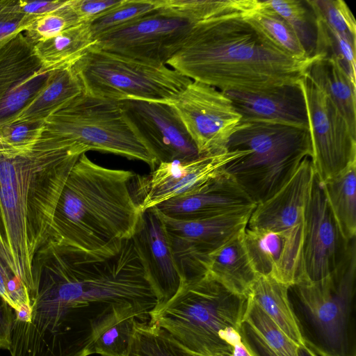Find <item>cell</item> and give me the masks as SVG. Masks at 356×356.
I'll return each mask as SVG.
<instances>
[{
  "mask_svg": "<svg viewBox=\"0 0 356 356\" xmlns=\"http://www.w3.org/2000/svg\"><path fill=\"white\" fill-rule=\"evenodd\" d=\"M31 321L15 320L12 339L25 356H89L115 323H149L159 298L131 238L99 256L49 238L32 262Z\"/></svg>",
  "mask_w": 356,
  "mask_h": 356,
  "instance_id": "1",
  "label": "cell"
},
{
  "mask_svg": "<svg viewBox=\"0 0 356 356\" xmlns=\"http://www.w3.org/2000/svg\"><path fill=\"white\" fill-rule=\"evenodd\" d=\"M243 13H223L197 22L166 65L222 92H258L300 82L313 58L285 52Z\"/></svg>",
  "mask_w": 356,
  "mask_h": 356,
  "instance_id": "2",
  "label": "cell"
},
{
  "mask_svg": "<svg viewBox=\"0 0 356 356\" xmlns=\"http://www.w3.org/2000/svg\"><path fill=\"white\" fill-rule=\"evenodd\" d=\"M88 149L0 152V259L34 293L32 262L51 238L56 206L66 178Z\"/></svg>",
  "mask_w": 356,
  "mask_h": 356,
  "instance_id": "3",
  "label": "cell"
},
{
  "mask_svg": "<svg viewBox=\"0 0 356 356\" xmlns=\"http://www.w3.org/2000/svg\"><path fill=\"white\" fill-rule=\"evenodd\" d=\"M135 175L98 165L83 153L59 195L50 238L96 255L118 253L142 213L131 191Z\"/></svg>",
  "mask_w": 356,
  "mask_h": 356,
  "instance_id": "4",
  "label": "cell"
},
{
  "mask_svg": "<svg viewBox=\"0 0 356 356\" xmlns=\"http://www.w3.org/2000/svg\"><path fill=\"white\" fill-rule=\"evenodd\" d=\"M249 304V297L232 292L206 273L181 282L176 293L153 312L149 323L193 353L232 356L233 347L220 334L227 327L241 331Z\"/></svg>",
  "mask_w": 356,
  "mask_h": 356,
  "instance_id": "5",
  "label": "cell"
},
{
  "mask_svg": "<svg viewBox=\"0 0 356 356\" xmlns=\"http://www.w3.org/2000/svg\"><path fill=\"white\" fill-rule=\"evenodd\" d=\"M227 151L243 154L223 171L255 204L271 197L293 177L302 160L312 156L309 129L265 122H241Z\"/></svg>",
  "mask_w": 356,
  "mask_h": 356,
  "instance_id": "6",
  "label": "cell"
},
{
  "mask_svg": "<svg viewBox=\"0 0 356 356\" xmlns=\"http://www.w3.org/2000/svg\"><path fill=\"white\" fill-rule=\"evenodd\" d=\"M73 145L138 160L151 170L159 164L128 118L122 102L83 92L45 120L33 148L51 149Z\"/></svg>",
  "mask_w": 356,
  "mask_h": 356,
  "instance_id": "7",
  "label": "cell"
},
{
  "mask_svg": "<svg viewBox=\"0 0 356 356\" xmlns=\"http://www.w3.org/2000/svg\"><path fill=\"white\" fill-rule=\"evenodd\" d=\"M245 0H161L153 12L98 37L104 50L140 61L166 65L199 21L242 10Z\"/></svg>",
  "mask_w": 356,
  "mask_h": 356,
  "instance_id": "8",
  "label": "cell"
},
{
  "mask_svg": "<svg viewBox=\"0 0 356 356\" xmlns=\"http://www.w3.org/2000/svg\"><path fill=\"white\" fill-rule=\"evenodd\" d=\"M356 289V237L329 275L289 287L310 337L305 338L319 356H356L353 312Z\"/></svg>",
  "mask_w": 356,
  "mask_h": 356,
  "instance_id": "9",
  "label": "cell"
},
{
  "mask_svg": "<svg viewBox=\"0 0 356 356\" xmlns=\"http://www.w3.org/2000/svg\"><path fill=\"white\" fill-rule=\"evenodd\" d=\"M72 69L84 93L116 102L138 99L172 103L192 81L167 65L140 61L95 44Z\"/></svg>",
  "mask_w": 356,
  "mask_h": 356,
  "instance_id": "10",
  "label": "cell"
},
{
  "mask_svg": "<svg viewBox=\"0 0 356 356\" xmlns=\"http://www.w3.org/2000/svg\"><path fill=\"white\" fill-rule=\"evenodd\" d=\"M300 85L307 108L312 161L322 183L356 163V136L323 91L305 76Z\"/></svg>",
  "mask_w": 356,
  "mask_h": 356,
  "instance_id": "11",
  "label": "cell"
},
{
  "mask_svg": "<svg viewBox=\"0 0 356 356\" xmlns=\"http://www.w3.org/2000/svg\"><path fill=\"white\" fill-rule=\"evenodd\" d=\"M193 140L200 156L226 150L227 144L241 124V116L221 90L192 81L170 103Z\"/></svg>",
  "mask_w": 356,
  "mask_h": 356,
  "instance_id": "12",
  "label": "cell"
},
{
  "mask_svg": "<svg viewBox=\"0 0 356 356\" xmlns=\"http://www.w3.org/2000/svg\"><path fill=\"white\" fill-rule=\"evenodd\" d=\"M254 209L193 220L173 219L155 209L163 222L181 282L206 273L208 256L247 227Z\"/></svg>",
  "mask_w": 356,
  "mask_h": 356,
  "instance_id": "13",
  "label": "cell"
},
{
  "mask_svg": "<svg viewBox=\"0 0 356 356\" xmlns=\"http://www.w3.org/2000/svg\"><path fill=\"white\" fill-rule=\"evenodd\" d=\"M243 154L241 151H225L190 161L161 162L147 175H135L130 186L133 197L143 211L190 193L221 174L227 163Z\"/></svg>",
  "mask_w": 356,
  "mask_h": 356,
  "instance_id": "14",
  "label": "cell"
},
{
  "mask_svg": "<svg viewBox=\"0 0 356 356\" xmlns=\"http://www.w3.org/2000/svg\"><path fill=\"white\" fill-rule=\"evenodd\" d=\"M350 241L343 237L315 175L304 213L302 281L314 282L332 272L344 258Z\"/></svg>",
  "mask_w": 356,
  "mask_h": 356,
  "instance_id": "15",
  "label": "cell"
},
{
  "mask_svg": "<svg viewBox=\"0 0 356 356\" xmlns=\"http://www.w3.org/2000/svg\"><path fill=\"white\" fill-rule=\"evenodd\" d=\"M121 102L130 122L159 163L200 156L170 103L138 99Z\"/></svg>",
  "mask_w": 356,
  "mask_h": 356,
  "instance_id": "16",
  "label": "cell"
},
{
  "mask_svg": "<svg viewBox=\"0 0 356 356\" xmlns=\"http://www.w3.org/2000/svg\"><path fill=\"white\" fill-rule=\"evenodd\" d=\"M244 247L258 275L291 286L304 279V232L251 229L242 232Z\"/></svg>",
  "mask_w": 356,
  "mask_h": 356,
  "instance_id": "17",
  "label": "cell"
},
{
  "mask_svg": "<svg viewBox=\"0 0 356 356\" xmlns=\"http://www.w3.org/2000/svg\"><path fill=\"white\" fill-rule=\"evenodd\" d=\"M131 238L158 296V309L176 293L181 280L163 222L154 207L142 211Z\"/></svg>",
  "mask_w": 356,
  "mask_h": 356,
  "instance_id": "18",
  "label": "cell"
},
{
  "mask_svg": "<svg viewBox=\"0 0 356 356\" xmlns=\"http://www.w3.org/2000/svg\"><path fill=\"white\" fill-rule=\"evenodd\" d=\"M255 206L234 179L223 171L197 190L154 207L167 217L193 220L253 209Z\"/></svg>",
  "mask_w": 356,
  "mask_h": 356,
  "instance_id": "19",
  "label": "cell"
},
{
  "mask_svg": "<svg viewBox=\"0 0 356 356\" xmlns=\"http://www.w3.org/2000/svg\"><path fill=\"white\" fill-rule=\"evenodd\" d=\"M315 175L312 158L302 160L293 177L275 194L256 204L247 227L304 232V213Z\"/></svg>",
  "mask_w": 356,
  "mask_h": 356,
  "instance_id": "20",
  "label": "cell"
},
{
  "mask_svg": "<svg viewBox=\"0 0 356 356\" xmlns=\"http://www.w3.org/2000/svg\"><path fill=\"white\" fill-rule=\"evenodd\" d=\"M223 92L241 115V122H265L309 129L300 81L258 92Z\"/></svg>",
  "mask_w": 356,
  "mask_h": 356,
  "instance_id": "21",
  "label": "cell"
},
{
  "mask_svg": "<svg viewBox=\"0 0 356 356\" xmlns=\"http://www.w3.org/2000/svg\"><path fill=\"white\" fill-rule=\"evenodd\" d=\"M243 230L208 256L205 270L232 292L249 297L259 275L252 268L244 247Z\"/></svg>",
  "mask_w": 356,
  "mask_h": 356,
  "instance_id": "22",
  "label": "cell"
},
{
  "mask_svg": "<svg viewBox=\"0 0 356 356\" xmlns=\"http://www.w3.org/2000/svg\"><path fill=\"white\" fill-rule=\"evenodd\" d=\"M305 76L328 96L356 136L355 84L339 64L330 58L314 56Z\"/></svg>",
  "mask_w": 356,
  "mask_h": 356,
  "instance_id": "23",
  "label": "cell"
},
{
  "mask_svg": "<svg viewBox=\"0 0 356 356\" xmlns=\"http://www.w3.org/2000/svg\"><path fill=\"white\" fill-rule=\"evenodd\" d=\"M97 42L89 23H79L34 45L42 67L40 73L71 67Z\"/></svg>",
  "mask_w": 356,
  "mask_h": 356,
  "instance_id": "24",
  "label": "cell"
},
{
  "mask_svg": "<svg viewBox=\"0 0 356 356\" xmlns=\"http://www.w3.org/2000/svg\"><path fill=\"white\" fill-rule=\"evenodd\" d=\"M298 346L305 338L289 298V286L271 277L259 275L249 296Z\"/></svg>",
  "mask_w": 356,
  "mask_h": 356,
  "instance_id": "25",
  "label": "cell"
},
{
  "mask_svg": "<svg viewBox=\"0 0 356 356\" xmlns=\"http://www.w3.org/2000/svg\"><path fill=\"white\" fill-rule=\"evenodd\" d=\"M41 63L24 33L0 44V104L14 90L40 72Z\"/></svg>",
  "mask_w": 356,
  "mask_h": 356,
  "instance_id": "26",
  "label": "cell"
},
{
  "mask_svg": "<svg viewBox=\"0 0 356 356\" xmlns=\"http://www.w3.org/2000/svg\"><path fill=\"white\" fill-rule=\"evenodd\" d=\"M82 92L81 83L72 67L53 71L45 88L15 120H46Z\"/></svg>",
  "mask_w": 356,
  "mask_h": 356,
  "instance_id": "27",
  "label": "cell"
},
{
  "mask_svg": "<svg viewBox=\"0 0 356 356\" xmlns=\"http://www.w3.org/2000/svg\"><path fill=\"white\" fill-rule=\"evenodd\" d=\"M321 185L343 237L350 241L356 237V163Z\"/></svg>",
  "mask_w": 356,
  "mask_h": 356,
  "instance_id": "28",
  "label": "cell"
},
{
  "mask_svg": "<svg viewBox=\"0 0 356 356\" xmlns=\"http://www.w3.org/2000/svg\"><path fill=\"white\" fill-rule=\"evenodd\" d=\"M243 15L285 52L298 58H311L290 25L264 1L257 0Z\"/></svg>",
  "mask_w": 356,
  "mask_h": 356,
  "instance_id": "29",
  "label": "cell"
},
{
  "mask_svg": "<svg viewBox=\"0 0 356 356\" xmlns=\"http://www.w3.org/2000/svg\"><path fill=\"white\" fill-rule=\"evenodd\" d=\"M264 1L290 25L307 57H314L317 33L316 19L307 0H266Z\"/></svg>",
  "mask_w": 356,
  "mask_h": 356,
  "instance_id": "30",
  "label": "cell"
},
{
  "mask_svg": "<svg viewBox=\"0 0 356 356\" xmlns=\"http://www.w3.org/2000/svg\"><path fill=\"white\" fill-rule=\"evenodd\" d=\"M316 19L317 33L314 56L332 59L355 84L356 49L326 23Z\"/></svg>",
  "mask_w": 356,
  "mask_h": 356,
  "instance_id": "31",
  "label": "cell"
},
{
  "mask_svg": "<svg viewBox=\"0 0 356 356\" xmlns=\"http://www.w3.org/2000/svg\"><path fill=\"white\" fill-rule=\"evenodd\" d=\"M249 298L250 304L245 323L262 339L276 356H299L298 346Z\"/></svg>",
  "mask_w": 356,
  "mask_h": 356,
  "instance_id": "32",
  "label": "cell"
},
{
  "mask_svg": "<svg viewBox=\"0 0 356 356\" xmlns=\"http://www.w3.org/2000/svg\"><path fill=\"white\" fill-rule=\"evenodd\" d=\"M161 0H123L104 15L90 23L94 38L127 26L158 8Z\"/></svg>",
  "mask_w": 356,
  "mask_h": 356,
  "instance_id": "33",
  "label": "cell"
},
{
  "mask_svg": "<svg viewBox=\"0 0 356 356\" xmlns=\"http://www.w3.org/2000/svg\"><path fill=\"white\" fill-rule=\"evenodd\" d=\"M316 19L326 23L356 49V22L342 0H307Z\"/></svg>",
  "mask_w": 356,
  "mask_h": 356,
  "instance_id": "34",
  "label": "cell"
},
{
  "mask_svg": "<svg viewBox=\"0 0 356 356\" xmlns=\"http://www.w3.org/2000/svg\"><path fill=\"white\" fill-rule=\"evenodd\" d=\"M79 23V17L69 0L64 6L38 17L24 31V35L34 46Z\"/></svg>",
  "mask_w": 356,
  "mask_h": 356,
  "instance_id": "35",
  "label": "cell"
},
{
  "mask_svg": "<svg viewBox=\"0 0 356 356\" xmlns=\"http://www.w3.org/2000/svg\"><path fill=\"white\" fill-rule=\"evenodd\" d=\"M51 73H38L3 100L0 104V124L14 121L45 88Z\"/></svg>",
  "mask_w": 356,
  "mask_h": 356,
  "instance_id": "36",
  "label": "cell"
},
{
  "mask_svg": "<svg viewBox=\"0 0 356 356\" xmlns=\"http://www.w3.org/2000/svg\"><path fill=\"white\" fill-rule=\"evenodd\" d=\"M136 322L140 321L132 318H127L108 327L95 341L94 354L101 356H128Z\"/></svg>",
  "mask_w": 356,
  "mask_h": 356,
  "instance_id": "37",
  "label": "cell"
},
{
  "mask_svg": "<svg viewBox=\"0 0 356 356\" xmlns=\"http://www.w3.org/2000/svg\"><path fill=\"white\" fill-rule=\"evenodd\" d=\"M45 127V120H15L0 124V141L9 149L23 152L32 149Z\"/></svg>",
  "mask_w": 356,
  "mask_h": 356,
  "instance_id": "38",
  "label": "cell"
},
{
  "mask_svg": "<svg viewBox=\"0 0 356 356\" xmlns=\"http://www.w3.org/2000/svg\"><path fill=\"white\" fill-rule=\"evenodd\" d=\"M36 18L24 14L19 1L0 0V44L24 32Z\"/></svg>",
  "mask_w": 356,
  "mask_h": 356,
  "instance_id": "39",
  "label": "cell"
},
{
  "mask_svg": "<svg viewBox=\"0 0 356 356\" xmlns=\"http://www.w3.org/2000/svg\"><path fill=\"white\" fill-rule=\"evenodd\" d=\"M0 298L16 312L22 307H31L27 289L1 259Z\"/></svg>",
  "mask_w": 356,
  "mask_h": 356,
  "instance_id": "40",
  "label": "cell"
},
{
  "mask_svg": "<svg viewBox=\"0 0 356 356\" xmlns=\"http://www.w3.org/2000/svg\"><path fill=\"white\" fill-rule=\"evenodd\" d=\"M123 0H70L81 23H90L120 5Z\"/></svg>",
  "mask_w": 356,
  "mask_h": 356,
  "instance_id": "41",
  "label": "cell"
},
{
  "mask_svg": "<svg viewBox=\"0 0 356 356\" xmlns=\"http://www.w3.org/2000/svg\"><path fill=\"white\" fill-rule=\"evenodd\" d=\"M145 356H198L169 336H165L156 341L147 350Z\"/></svg>",
  "mask_w": 356,
  "mask_h": 356,
  "instance_id": "42",
  "label": "cell"
},
{
  "mask_svg": "<svg viewBox=\"0 0 356 356\" xmlns=\"http://www.w3.org/2000/svg\"><path fill=\"white\" fill-rule=\"evenodd\" d=\"M14 310L0 298V349L10 350Z\"/></svg>",
  "mask_w": 356,
  "mask_h": 356,
  "instance_id": "43",
  "label": "cell"
},
{
  "mask_svg": "<svg viewBox=\"0 0 356 356\" xmlns=\"http://www.w3.org/2000/svg\"><path fill=\"white\" fill-rule=\"evenodd\" d=\"M69 0L19 1L21 10L26 15L40 17L51 13L67 3Z\"/></svg>",
  "mask_w": 356,
  "mask_h": 356,
  "instance_id": "44",
  "label": "cell"
},
{
  "mask_svg": "<svg viewBox=\"0 0 356 356\" xmlns=\"http://www.w3.org/2000/svg\"><path fill=\"white\" fill-rule=\"evenodd\" d=\"M241 334L245 344L254 356H276L266 343L245 322Z\"/></svg>",
  "mask_w": 356,
  "mask_h": 356,
  "instance_id": "45",
  "label": "cell"
},
{
  "mask_svg": "<svg viewBox=\"0 0 356 356\" xmlns=\"http://www.w3.org/2000/svg\"><path fill=\"white\" fill-rule=\"evenodd\" d=\"M232 356H254L250 350L242 336L236 339L233 343V353Z\"/></svg>",
  "mask_w": 356,
  "mask_h": 356,
  "instance_id": "46",
  "label": "cell"
},
{
  "mask_svg": "<svg viewBox=\"0 0 356 356\" xmlns=\"http://www.w3.org/2000/svg\"><path fill=\"white\" fill-rule=\"evenodd\" d=\"M299 356H319L309 342L305 339V343L298 346Z\"/></svg>",
  "mask_w": 356,
  "mask_h": 356,
  "instance_id": "47",
  "label": "cell"
},
{
  "mask_svg": "<svg viewBox=\"0 0 356 356\" xmlns=\"http://www.w3.org/2000/svg\"><path fill=\"white\" fill-rule=\"evenodd\" d=\"M16 152L12 151L9 149L7 147H6L1 141H0V152Z\"/></svg>",
  "mask_w": 356,
  "mask_h": 356,
  "instance_id": "48",
  "label": "cell"
},
{
  "mask_svg": "<svg viewBox=\"0 0 356 356\" xmlns=\"http://www.w3.org/2000/svg\"><path fill=\"white\" fill-rule=\"evenodd\" d=\"M198 356H202V355H197Z\"/></svg>",
  "mask_w": 356,
  "mask_h": 356,
  "instance_id": "49",
  "label": "cell"
},
{
  "mask_svg": "<svg viewBox=\"0 0 356 356\" xmlns=\"http://www.w3.org/2000/svg\"><path fill=\"white\" fill-rule=\"evenodd\" d=\"M1 356V355H0Z\"/></svg>",
  "mask_w": 356,
  "mask_h": 356,
  "instance_id": "50",
  "label": "cell"
}]
</instances>
